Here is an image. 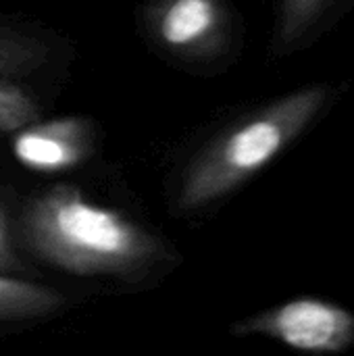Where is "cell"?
Masks as SVG:
<instances>
[{
    "mask_svg": "<svg viewBox=\"0 0 354 356\" xmlns=\"http://www.w3.org/2000/svg\"><path fill=\"white\" fill-rule=\"evenodd\" d=\"M21 227L40 259L73 275L136 277L167 259L159 238L69 184L29 200Z\"/></svg>",
    "mask_w": 354,
    "mask_h": 356,
    "instance_id": "1",
    "label": "cell"
},
{
    "mask_svg": "<svg viewBox=\"0 0 354 356\" xmlns=\"http://www.w3.org/2000/svg\"><path fill=\"white\" fill-rule=\"evenodd\" d=\"M330 92L328 86L292 92L213 140L188 167L177 207H207L257 175L305 131Z\"/></svg>",
    "mask_w": 354,
    "mask_h": 356,
    "instance_id": "2",
    "label": "cell"
},
{
    "mask_svg": "<svg viewBox=\"0 0 354 356\" xmlns=\"http://www.w3.org/2000/svg\"><path fill=\"white\" fill-rule=\"evenodd\" d=\"M236 336H267L307 353H342L354 344V315L317 298H298L244 319Z\"/></svg>",
    "mask_w": 354,
    "mask_h": 356,
    "instance_id": "3",
    "label": "cell"
},
{
    "mask_svg": "<svg viewBox=\"0 0 354 356\" xmlns=\"http://www.w3.org/2000/svg\"><path fill=\"white\" fill-rule=\"evenodd\" d=\"M94 152V127L83 117H61L17 129L15 159L38 173H63L83 163Z\"/></svg>",
    "mask_w": 354,
    "mask_h": 356,
    "instance_id": "4",
    "label": "cell"
},
{
    "mask_svg": "<svg viewBox=\"0 0 354 356\" xmlns=\"http://www.w3.org/2000/svg\"><path fill=\"white\" fill-rule=\"evenodd\" d=\"M154 38L175 54H204L223 29L219 0H154L148 10Z\"/></svg>",
    "mask_w": 354,
    "mask_h": 356,
    "instance_id": "5",
    "label": "cell"
},
{
    "mask_svg": "<svg viewBox=\"0 0 354 356\" xmlns=\"http://www.w3.org/2000/svg\"><path fill=\"white\" fill-rule=\"evenodd\" d=\"M65 298L46 286L0 275V321H27L61 311Z\"/></svg>",
    "mask_w": 354,
    "mask_h": 356,
    "instance_id": "6",
    "label": "cell"
},
{
    "mask_svg": "<svg viewBox=\"0 0 354 356\" xmlns=\"http://www.w3.org/2000/svg\"><path fill=\"white\" fill-rule=\"evenodd\" d=\"M50 56V48L35 35L0 25V77L29 75Z\"/></svg>",
    "mask_w": 354,
    "mask_h": 356,
    "instance_id": "7",
    "label": "cell"
},
{
    "mask_svg": "<svg viewBox=\"0 0 354 356\" xmlns=\"http://www.w3.org/2000/svg\"><path fill=\"white\" fill-rule=\"evenodd\" d=\"M38 117L40 108L33 96L10 79L0 77V131H17Z\"/></svg>",
    "mask_w": 354,
    "mask_h": 356,
    "instance_id": "8",
    "label": "cell"
},
{
    "mask_svg": "<svg viewBox=\"0 0 354 356\" xmlns=\"http://www.w3.org/2000/svg\"><path fill=\"white\" fill-rule=\"evenodd\" d=\"M321 0H284V19L280 40L290 44L305 33V29L313 23L319 13Z\"/></svg>",
    "mask_w": 354,
    "mask_h": 356,
    "instance_id": "9",
    "label": "cell"
},
{
    "mask_svg": "<svg viewBox=\"0 0 354 356\" xmlns=\"http://www.w3.org/2000/svg\"><path fill=\"white\" fill-rule=\"evenodd\" d=\"M19 263L15 259L13 252V244H10V232H8V215H6V207L0 200V271H10L17 269Z\"/></svg>",
    "mask_w": 354,
    "mask_h": 356,
    "instance_id": "10",
    "label": "cell"
}]
</instances>
